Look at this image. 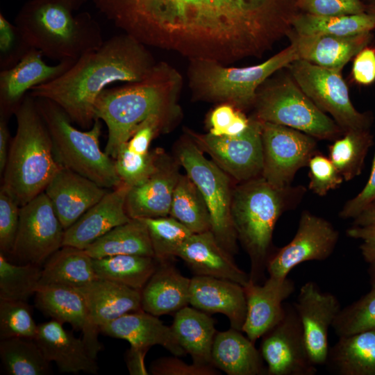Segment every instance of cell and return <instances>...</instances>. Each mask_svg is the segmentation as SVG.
<instances>
[{"instance_id": "obj_12", "label": "cell", "mask_w": 375, "mask_h": 375, "mask_svg": "<svg viewBox=\"0 0 375 375\" xmlns=\"http://www.w3.org/2000/svg\"><path fill=\"white\" fill-rule=\"evenodd\" d=\"M65 231L49 197L42 192L20 206L11 256L19 264L41 266L62 247Z\"/></svg>"}, {"instance_id": "obj_50", "label": "cell", "mask_w": 375, "mask_h": 375, "mask_svg": "<svg viewBox=\"0 0 375 375\" xmlns=\"http://www.w3.org/2000/svg\"><path fill=\"white\" fill-rule=\"evenodd\" d=\"M215 368L194 362L189 365L176 357H162L151 362L149 372L153 375H215L217 374Z\"/></svg>"}, {"instance_id": "obj_14", "label": "cell", "mask_w": 375, "mask_h": 375, "mask_svg": "<svg viewBox=\"0 0 375 375\" xmlns=\"http://www.w3.org/2000/svg\"><path fill=\"white\" fill-rule=\"evenodd\" d=\"M262 177L274 187L291 185L297 171L317 151V139L294 128L262 122Z\"/></svg>"}, {"instance_id": "obj_45", "label": "cell", "mask_w": 375, "mask_h": 375, "mask_svg": "<svg viewBox=\"0 0 375 375\" xmlns=\"http://www.w3.org/2000/svg\"><path fill=\"white\" fill-rule=\"evenodd\" d=\"M158 153L140 154L124 144L115 159L116 172L122 182L133 187L147 178L156 169Z\"/></svg>"}, {"instance_id": "obj_28", "label": "cell", "mask_w": 375, "mask_h": 375, "mask_svg": "<svg viewBox=\"0 0 375 375\" xmlns=\"http://www.w3.org/2000/svg\"><path fill=\"white\" fill-rule=\"evenodd\" d=\"M100 333L129 342L131 347L149 350L160 345L175 356L186 355L171 326L143 310L128 312L100 328Z\"/></svg>"}, {"instance_id": "obj_7", "label": "cell", "mask_w": 375, "mask_h": 375, "mask_svg": "<svg viewBox=\"0 0 375 375\" xmlns=\"http://www.w3.org/2000/svg\"><path fill=\"white\" fill-rule=\"evenodd\" d=\"M297 59L296 49L290 44L264 62L247 67L225 65L211 60H190L189 88L197 100L228 103L244 112L253 108L259 88L269 78Z\"/></svg>"}, {"instance_id": "obj_1", "label": "cell", "mask_w": 375, "mask_h": 375, "mask_svg": "<svg viewBox=\"0 0 375 375\" xmlns=\"http://www.w3.org/2000/svg\"><path fill=\"white\" fill-rule=\"evenodd\" d=\"M299 0H92L147 47L228 65L260 58L292 28Z\"/></svg>"}, {"instance_id": "obj_16", "label": "cell", "mask_w": 375, "mask_h": 375, "mask_svg": "<svg viewBox=\"0 0 375 375\" xmlns=\"http://www.w3.org/2000/svg\"><path fill=\"white\" fill-rule=\"evenodd\" d=\"M282 319L261 338L260 352L268 375H315L302 326L294 305L284 304Z\"/></svg>"}, {"instance_id": "obj_31", "label": "cell", "mask_w": 375, "mask_h": 375, "mask_svg": "<svg viewBox=\"0 0 375 375\" xmlns=\"http://www.w3.org/2000/svg\"><path fill=\"white\" fill-rule=\"evenodd\" d=\"M242 332L231 327L216 333L211 351L212 365L228 375L267 374L260 350Z\"/></svg>"}, {"instance_id": "obj_46", "label": "cell", "mask_w": 375, "mask_h": 375, "mask_svg": "<svg viewBox=\"0 0 375 375\" xmlns=\"http://www.w3.org/2000/svg\"><path fill=\"white\" fill-rule=\"evenodd\" d=\"M33 47L17 26L0 13V71L17 64Z\"/></svg>"}, {"instance_id": "obj_4", "label": "cell", "mask_w": 375, "mask_h": 375, "mask_svg": "<svg viewBox=\"0 0 375 375\" xmlns=\"http://www.w3.org/2000/svg\"><path fill=\"white\" fill-rule=\"evenodd\" d=\"M86 0H28L15 24L30 45L49 59L76 61L104 42L99 23L78 12Z\"/></svg>"}, {"instance_id": "obj_23", "label": "cell", "mask_w": 375, "mask_h": 375, "mask_svg": "<svg viewBox=\"0 0 375 375\" xmlns=\"http://www.w3.org/2000/svg\"><path fill=\"white\" fill-rule=\"evenodd\" d=\"M44 192L67 229L96 204L108 192V189L62 167Z\"/></svg>"}, {"instance_id": "obj_40", "label": "cell", "mask_w": 375, "mask_h": 375, "mask_svg": "<svg viewBox=\"0 0 375 375\" xmlns=\"http://www.w3.org/2000/svg\"><path fill=\"white\" fill-rule=\"evenodd\" d=\"M0 358L10 375H45L50 362L35 340L11 338L1 340Z\"/></svg>"}, {"instance_id": "obj_33", "label": "cell", "mask_w": 375, "mask_h": 375, "mask_svg": "<svg viewBox=\"0 0 375 375\" xmlns=\"http://www.w3.org/2000/svg\"><path fill=\"white\" fill-rule=\"evenodd\" d=\"M325 365L339 375H375V331L339 337Z\"/></svg>"}, {"instance_id": "obj_44", "label": "cell", "mask_w": 375, "mask_h": 375, "mask_svg": "<svg viewBox=\"0 0 375 375\" xmlns=\"http://www.w3.org/2000/svg\"><path fill=\"white\" fill-rule=\"evenodd\" d=\"M38 325L26 301L0 299V340L22 338L34 340Z\"/></svg>"}, {"instance_id": "obj_38", "label": "cell", "mask_w": 375, "mask_h": 375, "mask_svg": "<svg viewBox=\"0 0 375 375\" xmlns=\"http://www.w3.org/2000/svg\"><path fill=\"white\" fill-rule=\"evenodd\" d=\"M292 29L301 35L350 36L372 31L375 26L367 12L338 16L299 12L292 22Z\"/></svg>"}, {"instance_id": "obj_32", "label": "cell", "mask_w": 375, "mask_h": 375, "mask_svg": "<svg viewBox=\"0 0 375 375\" xmlns=\"http://www.w3.org/2000/svg\"><path fill=\"white\" fill-rule=\"evenodd\" d=\"M172 331L181 347L193 362L211 364L215 335V320L208 313L187 306L174 314Z\"/></svg>"}, {"instance_id": "obj_8", "label": "cell", "mask_w": 375, "mask_h": 375, "mask_svg": "<svg viewBox=\"0 0 375 375\" xmlns=\"http://www.w3.org/2000/svg\"><path fill=\"white\" fill-rule=\"evenodd\" d=\"M35 99L51 135L56 157L62 167L106 189H114L122 184L115 160L100 148V119H96L89 130L83 131L73 125L66 112L53 101L45 98Z\"/></svg>"}, {"instance_id": "obj_47", "label": "cell", "mask_w": 375, "mask_h": 375, "mask_svg": "<svg viewBox=\"0 0 375 375\" xmlns=\"http://www.w3.org/2000/svg\"><path fill=\"white\" fill-rule=\"evenodd\" d=\"M307 166L309 168L308 188L318 196L326 195L344 181L329 158L318 151L310 158Z\"/></svg>"}, {"instance_id": "obj_27", "label": "cell", "mask_w": 375, "mask_h": 375, "mask_svg": "<svg viewBox=\"0 0 375 375\" xmlns=\"http://www.w3.org/2000/svg\"><path fill=\"white\" fill-rule=\"evenodd\" d=\"M49 362H54L64 373L96 374V359L88 352L84 340L66 330L63 324L51 319L38 325L34 339Z\"/></svg>"}, {"instance_id": "obj_21", "label": "cell", "mask_w": 375, "mask_h": 375, "mask_svg": "<svg viewBox=\"0 0 375 375\" xmlns=\"http://www.w3.org/2000/svg\"><path fill=\"white\" fill-rule=\"evenodd\" d=\"M247 315L242 331L253 342L276 326L283 317V303L295 290L288 277H269L262 285L251 280L244 286Z\"/></svg>"}, {"instance_id": "obj_37", "label": "cell", "mask_w": 375, "mask_h": 375, "mask_svg": "<svg viewBox=\"0 0 375 375\" xmlns=\"http://www.w3.org/2000/svg\"><path fill=\"white\" fill-rule=\"evenodd\" d=\"M169 216L193 233L211 231V217L206 203L188 175L179 176L174 191Z\"/></svg>"}, {"instance_id": "obj_10", "label": "cell", "mask_w": 375, "mask_h": 375, "mask_svg": "<svg viewBox=\"0 0 375 375\" xmlns=\"http://www.w3.org/2000/svg\"><path fill=\"white\" fill-rule=\"evenodd\" d=\"M179 143L177 156L187 175L202 194L211 217V231L219 243L231 255L238 251V236L231 207L232 192L228 174L208 160L192 138Z\"/></svg>"}, {"instance_id": "obj_5", "label": "cell", "mask_w": 375, "mask_h": 375, "mask_svg": "<svg viewBox=\"0 0 375 375\" xmlns=\"http://www.w3.org/2000/svg\"><path fill=\"white\" fill-rule=\"evenodd\" d=\"M306 192L302 185L274 187L262 176L242 183L232 192L231 213L238 239L251 260L250 280L257 283L269 260L274 227Z\"/></svg>"}, {"instance_id": "obj_6", "label": "cell", "mask_w": 375, "mask_h": 375, "mask_svg": "<svg viewBox=\"0 0 375 375\" xmlns=\"http://www.w3.org/2000/svg\"><path fill=\"white\" fill-rule=\"evenodd\" d=\"M14 114L17 131L10 143L1 187L22 206L44 192L62 166L35 99L27 94Z\"/></svg>"}, {"instance_id": "obj_43", "label": "cell", "mask_w": 375, "mask_h": 375, "mask_svg": "<svg viewBox=\"0 0 375 375\" xmlns=\"http://www.w3.org/2000/svg\"><path fill=\"white\" fill-rule=\"evenodd\" d=\"M332 328L338 337L375 331V288L341 309Z\"/></svg>"}, {"instance_id": "obj_9", "label": "cell", "mask_w": 375, "mask_h": 375, "mask_svg": "<svg viewBox=\"0 0 375 375\" xmlns=\"http://www.w3.org/2000/svg\"><path fill=\"white\" fill-rule=\"evenodd\" d=\"M271 77L259 88L251 115L262 122L290 127L317 140L333 141L342 135L336 122L310 100L289 72Z\"/></svg>"}, {"instance_id": "obj_39", "label": "cell", "mask_w": 375, "mask_h": 375, "mask_svg": "<svg viewBox=\"0 0 375 375\" xmlns=\"http://www.w3.org/2000/svg\"><path fill=\"white\" fill-rule=\"evenodd\" d=\"M374 144L370 129L344 132L328 147V158L346 181L359 176L369 148Z\"/></svg>"}, {"instance_id": "obj_13", "label": "cell", "mask_w": 375, "mask_h": 375, "mask_svg": "<svg viewBox=\"0 0 375 375\" xmlns=\"http://www.w3.org/2000/svg\"><path fill=\"white\" fill-rule=\"evenodd\" d=\"M249 117L248 127L237 135L215 136L210 133L186 131L216 165L241 183L260 177L263 169L262 122L251 115Z\"/></svg>"}, {"instance_id": "obj_36", "label": "cell", "mask_w": 375, "mask_h": 375, "mask_svg": "<svg viewBox=\"0 0 375 375\" xmlns=\"http://www.w3.org/2000/svg\"><path fill=\"white\" fill-rule=\"evenodd\" d=\"M158 262L154 257L121 254L93 258L99 278L120 283L140 291L155 272Z\"/></svg>"}, {"instance_id": "obj_34", "label": "cell", "mask_w": 375, "mask_h": 375, "mask_svg": "<svg viewBox=\"0 0 375 375\" xmlns=\"http://www.w3.org/2000/svg\"><path fill=\"white\" fill-rule=\"evenodd\" d=\"M93 258L85 249L62 246L44 263L40 285L79 288L97 279Z\"/></svg>"}, {"instance_id": "obj_57", "label": "cell", "mask_w": 375, "mask_h": 375, "mask_svg": "<svg viewBox=\"0 0 375 375\" xmlns=\"http://www.w3.org/2000/svg\"><path fill=\"white\" fill-rule=\"evenodd\" d=\"M375 222V200L353 219L354 226H365Z\"/></svg>"}, {"instance_id": "obj_30", "label": "cell", "mask_w": 375, "mask_h": 375, "mask_svg": "<svg viewBox=\"0 0 375 375\" xmlns=\"http://www.w3.org/2000/svg\"><path fill=\"white\" fill-rule=\"evenodd\" d=\"M34 295L35 306L42 313L82 331L87 349L95 358L92 353L88 308L80 292L74 288L52 284L40 285Z\"/></svg>"}, {"instance_id": "obj_48", "label": "cell", "mask_w": 375, "mask_h": 375, "mask_svg": "<svg viewBox=\"0 0 375 375\" xmlns=\"http://www.w3.org/2000/svg\"><path fill=\"white\" fill-rule=\"evenodd\" d=\"M20 206L3 188L0 190V249L10 255L19 222Z\"/></svg>"}, {"instance_id": "obj_29", "label": "cell", "mask_w": 375, "mask_h": 375, "mask_svg": "<svg viewBox=\"0 0 375 375\" xmlns=\"http://www.w3.org/2000/svg\"><path fill=\"white\" fill-rule=\"evenodd\" d=\"M190 280L169 261L158 262L141 291L142 309L157 317L175 314L189 305Z\"/></svg>"}, {"instance_id": "obj_2", "label": "cell", "mask_w": 375, "mask_h": 375, "mask_svg": "<svg viewBox=\"0 0 375 375\" xmlns=\"http://www.w3.org/2000/svg\"><path fill=\"white\" fill-rule=\"evenodd\" d=\"M157 62L147 46L124 33L104 40L61 76L33 88L29 94L53 101L73 123L90 128L96 119V100L103 90L117 82L144 79Z\"/></svg>"}, {"instance_id": "obj_41", "label": "cell", "mask_w": 375, "mask_h": 375, "mask_svg": "<svg viewBox=\"0 0 375 375\" xmlns=\"http://www.w3.org/2000/svg\"><path fill=\"white\" fill-rule=\"evenodd\" d=\"M41 266L15 264L0 253V299L27 301L39 287Z\"/></svg>"}, {"instance_id": "obj_20", "label": "cell", "mask_w": 375, "mask_h": 375, "mask_svg": "<svg viewBox=\"0 0 375 375\" xmlns=\"http://www.w3.org/2000/svg\"><path fill=\"white\" fill-rule=\"evenodd\" d=\"M179 176L178 165L158 151L155 171L140 184L131 187L126 195L125 209L129 217L148 219L169 216Z\"/></svg>"}, {"instance_id": "obj_24", "label": "cell", "mask_w": 375, "mask_h": 375, "mask_svg": "<svg viewBox=\"0 0 375 375\" xmlns=\"http://www.w3.org/2000/svg\"><path fill=\"white\" fill-rule=\"evenodd\" d=\"M176 257L182 259L197 276H208L247 285L249 274L241 269L217 240L211 231L192 233L181 245Z\"/></svg>"}, {"instance_id": "obj_18", "label": "cell", "mask_w": 375, "mask_h": 375, "mask_svg": "<svg viewBox=\"0 0 375 375\" xmlns=\"http://www.w3.org/2000/svg\"><path fill=\"white\" fill-rule=\"evenodd\" d=\"M76 289L82 294L87 306L92 353L97 358L102 349L98 340L100 328L124 314L142 310L141 292L124 285L99 278Z\"/></svg>"}, {"instance_id": "obj_58", "label": "cell", "mask_w": 375, "mask_h": 375, "mask_svg": "<svg viewBox=\"0 0 375 375\" xmlns=\"http://www.w3.org/2000/svg\"><path fill=\"white\" fill-rule=\"evenodd\" d=\"M368 274L371 288H375V262L369 264Z\"/></svg>"}, {"instance_id": "obj_15", "label": "cell", "mask_w": 375, "mask_h": 375, "mask_svg": "<svg viewBox=\"0 0 375 375\" xmlns=\"http://www.w3.org/2000/svg\"><path fill=\"white\" fill-rule=\"evenodd\" d=\"M339 236V231L330 222L303 210L292 240L269 258L267 270L269 276L285 278L301 263L326 260L333 253Z\"/></svg>"}, {"instance_id": "obj_55", "label": "cell", "mask_w": 375, "mask_h": 375, "mask_svg": "<svg viewBox=\"0 0 375 375\" xmlns=\"http://www.w3.org/2000/svg\"><path fill=\"white\" fill-rule=\"evenodd\" d=\"M149 350L130 347L126 352L125 360L130 374L147 375L149 374L144 365V358Z\"/></svg>"}, {"instance_id": "obj_59", "label": "cell", "mask_w": 375, "mask_h": 375, "mask_svg": "<svg viewBox=\"0 0 375 375\" xmlns=\"http://www.w3.org/2000/svg\"><path fill=\"white\" fill-rule=\"evenodd\" d=\"M366 12L371 17L375 26V1L367 4Z\"/></svg>"}, {"instance_id": "obj_26", "label": "cell", "mask_w": 375, "mask_h": 375, "mask_svg": "<svg viewBox=\"0 0 375 375\" xmlns=\"http://www.w3.org/2000/svg\"><path fill=\"white\" fill-rule=\"evenodd\" d=\"M299 59L319 67L341 70L372 40V31L350 36L301 35L292 29L287 35Z\"/></svg>"}, {"instance_id": "obj_52", "label": "cell", "mask_w": 375, "mask_h": 375, "mask_svg": "<svg viewBox=\"0 0 375 375\" xmlns=\"http://www.w3.org/2000/svg\"><path fill=\"white\" fill-rule=\"evenodd\" d=\"M351 77L360 85L367 86L375 82V48L367 46L353 58Z\"/></svg>"}, {"instance_id": "obj_25", "label": "cell", "mask_w": 375, "mask_h": 375, "mask_svg": "<svg viewBox=\"0 0 375 375\" xmlns=\"http://www.w3.org/2000/svg\"><path fill=\"white\" fill-rule=\"evenodd\" d=\"M189 305L206 313L226 315L231 327L242 331L247 315L244 287L227 279L195 276L190 280Z\"/></svg>"}, {"instance_id": "obj_56", "label": "cell", "mask_w": 375, "mask_h": 375, "mask_svg": "<svg viewBox=\"0 0 375 375\" xmlns=\"http://www.w3.org/2000/svg\"><path fill=\"white\" fill-rule=\"evenodd\" d=\"M8 117L0 115V171L3 172L7 162L10 147V131L8 125Z\"/></svg>"}, {"instance_id": "obj_54", "label": "cell", "mask_w": 375, "mask_h": 375, "mask_svg": "<svg viewBox=\"0 0 375 375\" xmlns=\"http://www.w3.org/2000/svg\"><path fill=\"white\" fill-rule=\"evenodd\" d=\"M240 110L228 103H221L210 113L208 123L210 133L215 136L224 135Z\"/></svg>"}, {"instance_id": "obj_11", "label": "cell", "mask_w": 375, "mask_h": 375, "mask_svg": "<svg viewBox=\"0 0 375 375\" xmlns=\"http://www.w3.org/2000/svg\"><path fill=\"white\" fill-rule=\"evenodd\" d=\"M286 69L303 92L330 115L343 133L370 129L373 114L360 112L354 107L341 70L324 68L301 59L293 61Z\"/></svg>"}, {"instance_id": "obj_3", "label": "cell", "mask_w": 375, "mask_h": 375, "mask_svg": "<svg viewBox=\"0 0 375 375\" xmlns=\"http://www.w3.org/2000/svg\"><path fill=\"white\" fill-rule=\"evenodd\" d=\"M183 84L178 71L160 61L144 79L103 90L94 112L108 128L106 153L115 160L138 126L152 115L176 122L181 114L178 99Z\"/></svg>"}, {"instance_id": "obj_49", "label": "cell", "mask_w": 375, "mask_h": 375, "mask_svg": "<svg viewBox=\"0 0 375 375\" xmlns=\"http://www.w3.org/2000/svg\"><path fill=\"white\" fill-rule=\"evenodd\" d=\"M303 12L321 16H338L366 12L367 4L362 0H299Z\"/></svg>"}, {"instance_id": "obj_17", "label": "cell", "mask_w": 375, "mask_h": 375, "mask_svg": "<svg viewBox=\"0 0 375 375\" xmlns=\"http://www.w3.org/2000/svg\"><path fill=\"white\" fill-rule=\"evenodd\" d=\"M308 353L317 367L325 365L329 351L328 331L341 310L338 299L323 292L313 281L305 283L294 303Z\"/></svg>"}, {"instance_id": "obj_35", "label": "cell", "mask_w": 375, "mask_h": 375, "mask_svg": "<svg viewBox=\"0 0 375 375\" xmlns=\"http://www.w3.org/2000/svg\"><path fill=\"white\" fill-rule=\"evenodd\" d=\"M85 250L92 258L121 254L154 257L148 228L142 219L131 218L115 227Z\"/></svg>"}, {"instance_id": "obj_51", "label": "cell", "mask_w": 375, "mask_h": 375, "mask_svg": "<svg viewBox=\"0 0 375 375\" xmlns=\"http://www.w3.org/2000/svg\"><path fill=\"white\" fill-rule=\"evenodd\" d=\"M375 200V152L369 178L362 190L348 200L339 213L340 217L353 219Z\"/></svg>"}, {"instance_id": "obj_19", "label": "cell", "mask_w": 375, "mask_h": 375, "mask_svg": "<svg viewBox=\"0 0 375 375\" xmlns=\"http://www.w3.org/2000/svg\"><path fill=\"white\" fill-rule=\"evenodd\" d=\"M43 57L32 48L15 66L0 71V115L9 117L33 88L59 77L76 62L65 60L49 65Z\"/></svg>"}, {"instance_id": "obj_42", "label": "cell", "mask_w": 375, "mask_h": 375, "mask_svg": "<svg viewBox=\"0 0 375 375\" xmlns=\"http://www.w3.org/2000/svg\"><path fill=\"white\" fill-rule=\"evenodd\" d=\"M142 219L147 226L154 258L158 262L176 257L179 248L193 233L171 216Z\"/></svg>"}, {"instance_id": "obj_22", "label": "cell", "mask_w": 375, "mask_h": 375, "mask_svg": "<svg viewBox=\"0 0 375 375\" xmlns=\"http://www.w3.org/2000/svg\"><path fill=\"white\" fill-rule=\"evenodd\" d=\"M131 186L122 183L108 192L75 223L65 229L62 246L85 249L90 244L115 227L131 218L125 209Z\"/></svg>"}, {"instance_id": "obj_53", "label": "cell", "mask_w": 375, "mask_h": 375, "mask_svg": "<svg viewBox=\"0 0 375 375\" xmlns=\"http://www.w3.org/2000/svg\"><path fill=\"white\" fill-rule=\"evenodd\" d=\"M348 237L360 240L361 254L368 264L375 262V222L365 226H354L349 228Z\"/></svg>"}, {"instance_id": "obj_60", "label": "cell", "mask_w": 375, "mask_h": 375, "mask_svg": "<svg viewBox=\"0 0 375 375\" xmlns=\"http://www.w3.org/2000/svg\"><path fill=\"white\" fill-rule=\"evenodd\" d=\"M367 1H368V3L367 4L373 2V1H375V0H367Z\"/></svg>"}]
</instances>
